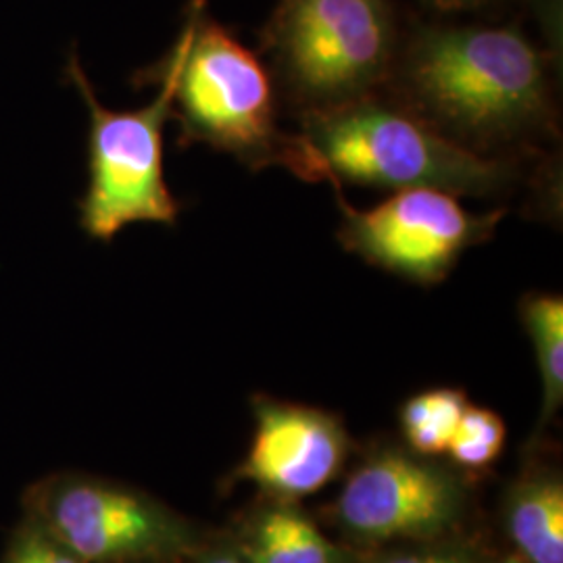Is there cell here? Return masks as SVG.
Instances as JSON below:
<instances>
[{"label": "cell", "mask_w": 563, "mask_h": 563, "mask_svg": "<svg viewBox=\"0 0 563 563\" xmlns=\"http://www.w3.org/2000/svg\"><path fill=\"white\" fill-rule=\"evenodd\" d=\"M384 90L483 155L522 157L558 136L551 63L520 25L411 23Z\"/></svg>", "instance_id": "obj_1"}, {"label": "cell", "mask_w": 563, "mask_h": 563, "mask_svg": "<svg viewBox=\"0 0 563 563\" xmlns=\"http://www.w3.org/2000/svg\"><path fill=\"white\" fill-rule=\"evenodd\" d=\"M141 80L169 84L180 148L207 144L253 172L280 165L301 180L323 181L301 134L278 123V90L267 65L209 15L207 0L188 2L180 36Z\"/></svg>", "instance_id": "obj_2"}, {"label": "cell", "mask_w": 563, "mask_h": 563, "mask_svg": "<svg viewBox=\"0 0 563 563\" xmlns=\"http://www.w3.org/2000/svg\"><path fill=\"white\" fill-rule=\"evenodd\" d=\"M299 134L323 181L486 199L514 192L523 176L520 157L470 151L384 92L301 115Z\"/></svg>", "instance_id": "obj_3"}, {"label": "cell", "mask_w": 563, "mask_h": 563, "mask_svg": "<svg viewBox=\"0 0 563 563\" xmlns=\"http://www.w3.org/2000/svg\"><path fill=\"white\" fill-rule=\"evenodd\" d=\"M405 30L395 0H278L260 48L301 118L384 92Z\"/></svg>", "instance_id": "obj_4"}, {"label": "cell", "mask_w": 563, "mask_h": 563, "mask_svg": "<svg viewBox=\"0 0 563 563\" xmlns=\"http://www.w3.org/2000/svg\"><path fill=\"white\" fill-rule=\"evenodd\" d=\"M65 76L88 107V186L80 201L81 230L95 241L111 242L132 223L174 225L181 205L163 174V130L172 120V90L134 111L107 109L71 53ZM151 81V84H155Z\"/></svg>", "instance_id": "obj_5"}, {"label": "cell", "mask_w": 563, "mask_h": 563, "mask_svg": "<svg viewBox=\"0 0 563 563\" xmlns=\"http://www.w3.org/2000/svg\"><path fill=\"white\" fill-rule=\"evenodd\" d=\"M341 207L339 242L363 262L402 280L434 286L443 282L463 253L490 241L504 209L470 213L455 195L434 188L397 190L369 209L351 207L332 181Z\"/></svg>", "instance_id": "obj_6"}, {"label": "cell", "mask_w": 563, "mask_h": 563, "mask_svg": "<svg viewBox=\"0 0 563 563\" xmlns=\"http://www.w3.org/2000/svg\"><path fill=\"white\" fill-rule=\"evenodd\" d=\"M30 518L84 563L180 562L199 547L195 530L165 505L92 478L42 484Z\"/></svg>", "instance_id": "obj_7"}, {"label": "cell", "mask_w": 563, "mask_h": 563, "mask_svg": "<svg viewBox=\"0 0 563 563\" xmlns=\"http://www.w3.org/2000/svg\"><path fill=\"white\" fill-rule=\"evenodd\" d=\"M463 509L465 490L453 472L390 449L351 474L334 518L357 543H434L462 520Z\"/></svg>", "instance_id": "obj_8"}, {"label": "cell", "mask_w": 563, "mask_h": 563, "mask_svg": "<svg viewBox=\"0 0 563 563\" xmlns=\"http://www.w3.org/2000/svg\"><path fill=\"white\" fill-rule=\"evenodd\" d=\"M251 407L255 434L234 481L257 484L276 499L292 501L339 476L349 455V434L334 413L263 395H255Z\"/></svg>", "instance_id": "obj_9"}, {"label": "cell", "mask_w": 563, "mask_h": 563, "mask_svg": "<svg viewBox=\"0 0 563 563\" xmlns=\"http://www.w3.org/2000/svg\"><path fill=\"white\" fill-rule=\"evenodd\" d=\"M246 563H357L288 501L263 507L242 526L234 547Z\"/></svg>", "instance_id": "obj_10"}, {"label": "cell", "mask_w": 563, "mask_h": 563, "mask_svg": "<svg viewBox=\"0 0 563 563\" xmlns=\"http://www.w3.org/2000/svg\"><path fill=\"white\" fill-rule=\"evenodd\" d=\"M505 528L528 563H563V484L537 474L516 484L505 501Z\"/></svg>", "instance_id": "obj_11"}, {"label": "cell", "mask_w": 563, "mask_h": 563, "mask_svg": "<svg viewBox=\"0 0 563 563\" xmlns=\"http://www.w3.org/2000/svg\"><path fill=\"white\" fill-rule=\"evenodd\" d=\"M520 318L534 346L543 380V423L563 401V299L551 292H528L520 301Z\"/></svg>", "instance_id": "obj_12"}, {"label": "cell", "mask_w": 563, "mask_h": 563, "mask_svg": "<svg viewBox=\"0 0 563 563\" xmlns=\"http://www.w3.org/2000/svg\"><path fill=\"white\" fill-rule=\"evenodd\" d=\"M467 405L460 388H432L409 397L399 413L409 449L420 457L446 453Z\"/></svg>", "instance_id": "obj_13"}, {"label": "cell", "mask_w": 563, "mask_h": 563, "mask_svg": "<svg viewBox=\"0 0 563 563\" xmlns=\"http://www.w3.org/2000/svg\"><path fill=\"white\" fill-rule=\"evenodd\" d=\"M505 437V422L497 411L467 405L446 453L462 467L484 470L501 455Z\"/></svg>", "instance_id": "obj_14"}, {"label": "cell", "mask_w": 563, "mask_h": 563, "mask_svg": "<svg viewBox=\"0 0 563 563\" xmlns=\"http://www.w3.org/2000/svg\"><path fill=\"white\" fill-rule=\"evenodd\" d=\"M0 563H84L44 526L27 518L21 523Z\"/></svg>", "instance_id": "obj_15"}, {"label": "cell", "mask_w": 563, "mask_h": 563, "mask_svg": "<svg viewBox=\"0 0 563 563\" xmlns=\"http://www.w3.org/2000/svg\"><path fill=\"white\" fill-rule=\"evenodd\" d=\"M363 563H476V558L472 551L455 544H426L384 551Z\"/></svg>", "instance_id": "obj_16"}, {"label": "cell", "mask_w": 563, "mask_h": 563, "mask_svg": "<svg viewBox=\"0 0 563 563\" xmlns=\"http://www.w3.org/2000/svg\"><path fill=\"white\" fill-rule=\"evenodd\" d=\"M423 7L443 13V15H457V13H474L490 7H497L505 0H420Z\"/></svg>", "instance_id": "obj_17"}, {"label": "cell", "mask_w": 563, "mask_h": 563, "mask_svg": "<svg viewBox=\"0 0 563 563\" xmlns=\"http://www.w3.org/2000/svg\"><path fill=\"white\" fill-rule=\"evenodd\" d=\"M197 563H246L239 555V551L230 544H220L213 549L202 551L201 555L197 558Z\"/></svg>", "instance_id": "obj_18"}, {"label": "cell", "mask_w": 563, "mask_h": 563, "mask_svg": "<svg viewBox=\"0 0 563 563\" xmlns=\"http://www.w3.org/2000/svg\"><path fill=\"white\" fill-rule=\"evenodd\" d=\"M497 563H528L526 560H522V558H507V560H504V562H497Z\"/></svg>", "instance_id": "obj_19"}]
</instances>
